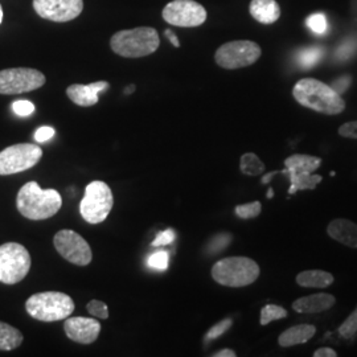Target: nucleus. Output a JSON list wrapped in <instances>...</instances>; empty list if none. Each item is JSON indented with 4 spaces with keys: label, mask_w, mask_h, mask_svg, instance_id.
<instances>
[{
    "label": "nucleus",
    "mask_w": 357,
    "mask_h": 357,
    "mask_svg": "<svg viewBox=\"0 0 357 357\" xmlns=\"http://www.w3.org/2000/svg\"><path fill=\"white\" fill-rule=\"evenodd\" d=\"M294 98L314 112L321 114L336 115L343 113L344 100L331 86L315 78H303L295 84Z\"/></svg>",
    "instance_id": "1"
},
{
    "label": "nucleus",
    "mask_w": 357,
    "mask_h": 357,
    "mask_svg": "<svg viewBox=\"0 0 357 357\" xmlns=\"http://www.w3.org/2000/svg\"><path fill=\"white\" fill-rule=\"evenodd\" d=\"M16 206L22 216L40 221L54 216L63 206V199L56 190H43L36 181H29L17 193Z\"/></svg>",
    "instance_id": "2"
},
{
    "label": "nucleus",
    "mask_w": 357,
    "mask_h": 357,
    "mask_svg": "<svg viewBox=\"0 0 357 357\" xmlns=\"http://www.w3.org/2000/svg\"><path fill=\"white\" fill-rule=\"evenodd\" d=\"M160 45L158 32L150 26H139L116 32L110 40L112 50L122 57L138 59L149 56Z\"/></svg>",
    "instance_id": "3"
},
{
    "label": "nucleus",
    "mask_w": 357,
    "mask_h": 357,
    "mask_svg": "<svg viewBox=\"0 0 357 357\" xmlns=\"http://www.w3.org/2000/svg\"><path fill=\"white\" fill-rule=\"evenodd\" d=\"M26 310L33 319L51 323L69 318L75 311V302L66 294L44 291L29 296Z\"/></svg>",
    "instance_id": "4"
},
{
    "label": "nucleus",
    "mask_w": 357,
    "mask_h": 357,
    "mask_svg": "<svg viewBox=\"0 0 357 357\" xmlns=\"http://www.w3.org/2000/svg\"><path fill=\"white\" fill-rule=\"evenodd\" d=\"M259 266L248 257H228L220 259L212 268V278L227 287H243L257 281Z\"/></svg>",
    "instance_id": "5"
},
{
    "label": "nucleus",
    "mask_w": 357,
    "mask_h": 357,
    "mask_svg": "<svg viewBox=\"0 0 357 357\" xmlns=\"http://www.w3.org/2000/svg\"><path fill=\"white\" fill-rule=\"evenodd\" d=\"M114 205V197L110 187L101 180L91 181L79 203V213L82 218L91 225L103 222Z\"/></svg>",
    "instance_id": "6"
},
{
    "label": "nucleus",
    "mask_w": 357,
    "mask_h": 357,
    "mask_svg": "<svg viewBox=\"0 0 357 357\" xmlns=\"http://www.w3.org/2000/svg\"><path fill=\"white\" fill-rule=\"evenodd\" d=\"M31 268V255L20 243L0 245V282L16 284L23 281Z\"/></svg>",
    "instance_id": "7"
},
{
    "label": "nucleus",
    "mask_w": 357,
    "mask_h": 357,
    "mask_svg": "<svg viewBox=\"0 0 357 357\" xmlns=\"http://www.w3.org/2000/svg\"><path fill=\"white\" fill-rule=\"evenodd\" d=\"M262 51L255 41L237 40L221 45L216 51L215 60L224 69H240L255 64Z\"/></svg>",
    "instance_id": "8"
},
{
    "label": "nucleus",
    "mask_w": 357,
    "mask_h": 357,
    "mask_svg": "<svg viewBox=\"0 0 357 357\" xmlns=\"http://www.w3.org/2000/svg\"><path fill=\"white\" fill-rule=\"evenodd\" d=\"M43 156V150L38 144L20 143L0 151V175H13L24 172L36 166Z\"/></svg>",
    "instance_id": "9"
},
{
    "label": "nucleus",
    "mask_w": 357,
    "mask_h": 357,
    "mask_svg": "<svg viewBox=\"0 0 357 357\" xmlns=\"http://www.w3.org/2000/svg\"><path fill=\"white\" fill-rule=\"evenodd\" d=\"M45 76L31 68H11L0 70V94L11 96L40 89Z\"/></svg>",
    "instance_id": "10"
},
{
    "label": "nucleus",
    "mask_w": 357,
    "mask_h": 357,
    "mask_svg": "<svg viewBox=\"0 0 357 357\" xmlns=\"http://www.w3.org/2000/svg\"><path fill=\"white\" fill-rule=\"evenodd\" d=\"M53 243L59 255L73 265L88 266L93 259L89 243L73 230H60L56 233Z\"/></svg>",
    "instance_id": "11"
},
{
    "label": "nucleus",
    "mask_w": 357,
    "mask_h": 357,
    "mask_svg": "<svg viewBox=\"0 0 357 357\" xmlns=\"http://www.w3.org/2000/svg\"><path fill=\"white\" fill-rule=\"evenodd\" d=\"M162 15L168 24L183 28L202 26L208 16L204 7L195 0H172Z\"/></svg>",
    "instance_id": "12"
},
{
    "label": "nucleus",
    "mask_w": 357,
    "mask_h": 357,
    "mask_svg": "<svg viewBox=\"0 0 357 357\" xmlns=\"http://www.w3.org/2000/svg\"><path fill=\"white\" fill-rule=\"evenodd\" d=\"M33 8L43 19L66 23L78 17L84 10L82 0H33Z\"/></svg>",
    "instance_id": "13"
},
{
    "label": "nucleus",
    "mask_w": 357,
    "mask_h": 357,
    "mask_svg": "<svg viewBox=\"0 0 357 357\" xmlns=\"http://www.w3.org/2000/svg\"><path fill=\"white\" fill-rule=\"evenodd\" d=\"M64 331L72 342L79 344H91L101 333V323L93 318L69 317L65 319Z\"/></svg>",
    "instance_id": "14"
},
{
    "label": "nucleus",
    "mask_w": 357,
    "mask_h": 357,
    "mask_svg": "<svg viewBox=\"0 0 357 357\" xmlns=\"http://www.w3.org/2000/svg\"><path fill=\"white\" fill-rule=\"evenodd\" d=\"M109 88V82L106 81H98L93 82L89 85H81V84H75L70 85L66 89V96L73 103L82 107H90L98 103V96L100 93Z\"/></svg>",
    "instance_id": "15"
},
{
    "label": "nucleus",
    "mask_w": 357,
    "mask_h": 357,
    "mask_svg": "<svg viewBox=\"0 0 357 357\" xmlns=\"http://www.w3.org/2000/svg\"><path fill=\"white\" fill-rule=\"evenodd\" d=\"M336 299L331 294L319 293L296 299L293 308L299 314H318L335 306Z\"/></svg>",
    "instance_id": "16"
},
{
    "label": "nucleus",
    "mask_w": 357,
    "mask_h": 357,
    "mask_svg": "<svg viewBox=\"0 0 357 357\" xmlns=\"http://www.w3.org/2000/svg\"><path fill=\"white\" fill-rule=\"evenodd\" d=\"M328 236L348 248L357 249V224L347 218H336L327 228Z\"/></svg>",
    "instance_id": "17"
},
{
    "label": "nucleus",
    "mask_w": 357,
    "mask_h": 357,
    "mask_svg": "<svg viewBox=\"0 0 357 357\" xmlns=\"http://www.w3.org/2000/svg\"><path fill=\"white\" fill-rule=\"evenodd\" d=\"M249 11L261 24H273L281 17V7L275 0H252Z\"/></svg>",
    "instance_id": "18"
},
{
    "label": "nucleus",
    "mask_w": 357,
    "mask_h": 357,
    "mask_svg": "<svg viewBox=\"0 0 357 357\" xmlns=\"http://www.w3.org/2000/svg\"><path fill=\"white\" fill-rule=\"evenodd\" d=\"M315 332H317L315 326L298 324V326H294L291 328L282 332L281 336L278 339V343L283 348H289V347L296 344H305L310 339H312Z\"/></svg>",
    "instance_id": "19"
},
{
    "label": "nucleus",
    "mask_w": 357,
    "mask_h": 357,
    "mask_svg": "<svg viewBox=\"0 0 357 357\" xmlns=\"http://www.w3.org/2000/svg\"><path fill=\"white\" fill-rule=\"evenodd\" d=\"M335 281L333 275L323 270H306L296 275V283L306 289H326Z\"/></svg>",
    "instance_id": "20"
},
{
    "label": "nucleus",
    "mask_w": 357,
    "mask_h": 357,
    "mask_svg": "<svg viewBox=\"0 0 357 357\" xmlns=\"http://www.w3.org/2000/svg\"><path fill=\"white\" fill-rule=\"evenodd\" d=\"M319 158L310 156V155H293L284 160L286 171L289 172H305L312 174L320 167Z\"/></svg>",
    "instance_id": "21"
},
{
    "label": "nucleus",
    "mask_w": 357,
    "mask_h": 357,
    "mask_svg": "<svg viewBox=\"0 0 357 357\" xmlns=\"http://www.w3.org/2000/svg\"><path fill=\"white\" fill-rule=\"evenodd\" d=\"M23 333L13 326L0 321V351H13L23 343Z\"/></svg>",
    "instance_id": "22"
},
{
    "label": "nucleus",
    "mask_w": 357,
    "mask_h": 357,
    "mask_svg": "<svg viewBox=\"0 0 357 357\" xmlns=\"http://www.w3.org/2000/svg\"><path fill=\"white\" fill-rule=\"evenodd\" d=\"M291 180V187L289 190L290 195H294L299 190H315V187L321 181L320 175H312V174H305V172H289L284 171Z\"/></svg>",
    "instance_id": "23"
},
{
    "label": "nucleus",
    "mask_w": 357,
    "mask_h": 357,
    "mask_svg": "<svg viewBox=\"0 0 357 357\" xmlns=\"http://www.w3.org/2000/svg\"><path fill=\"white\" fill-rule=\"evenodd\" d=\"M240 169L243 175L257 176L265 171L264 162L253 153H243L240 160Z\"/></svg>",
    "instance_id": "24"
},
{
    "label": "nucleus",
    "mask_w": 357,
    "mask_h": 357,
    "mask_svg": "<svg viewBox=\"0 0 357 357\" xmlns=\"http://www.w3.org/2000/svg\"><path fill=\"white\" fill-rule=\"evenodd\" d=\"M321 56H323V50L320 47H311L298 53L296 63L303 69H311L319 63Z\"/></svg>",
    "instance_id": "25"
},
{
    "label": "nucleus",
    "mask_w": 357,
    "mask_h": 357,
    "mask_svg": "<svg viewBox=\"0 0 357 357\" xmlns=\"http://www.w3.org/2000/svg\"><path fill=\"white\" fill-rule=\"evenodd\" d=\"M231 240H233V236H231L230 233H220V234H216V236L208 243L206 248H205L206 255H215L221 253V252H224V250L229 246Z\"/></svg>",
    "instance_id": "26"
},
{
    "label": "nucleus",
    "mask_w": 357,
    "mask_h": 357,
    "mask_svg": "<svg viewBox=\"0 0 357 357\" xmlns=\"http://www.w3.org/2000/svg\"><path fill=\"white\" fill-rule=\"evenodd\" d=\"M287 317V311L281 306L277 305H268L261 310V326H266L273 320L283 319Z\"/></svg>",
    "instance_id": "27"
},
{
    "label": "nucleus",
    "mask_w": 357,
    "mask_h": 357,
    "mask_svg": "<svg viewBox=\"0 0 357 357\" xmlns=\"http://www.w3.org/2000/svg\"><path fill=\"white\" fill-rule=\"evenodd\" d=\"M306 26H308L314 33L321 35V33H324V32L327 31V26H328L327 17H326L324 13H312V15H310V16L307 17Z\"/></svg>",
    "instance_id": "28"
},
{
    "label": "nucleus",
    "mask_w": 357,
    "mask_h": 357,
    "mask_svg": "<svg viewBox=\"0 0 357 357\" xmlns=\"http://www.w3.org/2000/svg\"><path fill=\"white\" fill-rule=\"evenodd\" d=\"M168 262H169V253L166 250H159L147 258V266L159 271L167 270Z\"/></svg>",
    "instance_id": "29"
},
{
    "label": "nucleus",
    "mask_w": 357,
    "mask_h": 357,
    "mask_svg": "<svg viewBox=\"0 0 357 357\" xmlns=\"http://www.w3.org/2000/svg\"><path fill=\"white\" fill-rule=\"evenodd\" d=\"M261 211H262V205H261L259 202L238 205L234 209L236 215L240 217V218H243V220H249V218H255V217L259 216Z\"/></svg>",
    "instance_id": "30"
},
{
    "label": "nucleus",
    "mask_w": 357,
    "mask_h": 357,
    "mask_svg": "<svg viewBox=\"0 0 357 357\" xmlns=\"http://www.w3.org/2000/svg\"><path fill=\"white\" fill-rule=\"evenodd\" d=\"M339 333L344 339H351L357 333V308L344 320V323L339 327Z\"/></svg>",
    "instance_id": "31"
},
{
    "label": "nucleus",
    "mask_w": 357,
    "mask_h": 357,
    "mask_svg": "<svg viewBox=\"0 0 357 357\" xmlns=\"http://www.w3.org/2000/svg\"><path fill=\"white\" fill-rule=\"evenodd\" d=\"M86 310L89 311L90 315L98 319H107L109 318V308L106 303H103L98 299H93L86 305Z\"/></svg>",
    "instance_id": "32"
},
{
    "label": "nucleus",
    "mask_w": 357,
    "mask_h": 357,
    "mask_svg": "<svg viewBox=\"0 0 357 357\" xmlns=\"http://www.w3.org/2000/svg\"><path fill=\"white\" fill-rule=\"evenodd\" d=\"M231 324H233L231 319L221 320L220 323L215 324L209 331L206 332V335H205V342H212V340H215L217 337H220L221 335H224L225 332L229 330L230 327H231Z\"/></svg>",
    "instance_id": "33"
},
{
    "label": "nucleus",
    "mask_w": 357,
    "mask_h": 357,
    "mask_svg": "<svg viewBox=\"0 0 357 357\" xmlns=\"http://www.w3.org/2000/svg\"><path fill=\"white\" fill-rule=\"evenodd\" d=\"M13 113L19 116H29L35 113V105L31 101L20 100L13 103Z\"/></svg>",
    "instance_id": "34"
},
{
    "label": "nucleus",
    "mask_w": 357,
    "mask_h": 357,
    "mask_svg": "<svg viewBox=\"0 0 357 357\" xmlns=\"http://www.w3.org/2000/svg\"><path fill=\"white\" fill-rule=\"evenodd\" d=\"M175 238H176V233H175V230L168 228V229L160 231V233L156 236V238L153 240L151 245H153V248L166 246V245H169V243H174V241H175Z\"/></svg>",
    "instance_id": "35"
},
{
    "label": "nucleus",
    "mask_w": 357,
    "mask_h": 357,
    "mask_svg": "<svg viewBox=\"0 0 357 357\" xmlns=\"http://www.w3.org/2000/svg\"><path fill=\"white\" fill-rule=\"evenodd\" d=\"M351 84H352V77L343 76L340 77V78H337V79H335V81L332 82L331 88L335 90L337 94L342 96L345 90L351 86Z\"/></svg>",
    "instance_id": "36"
},
{
    "label": "nucleus",
    "mask_w": 357,
    "mask_h": 357,
    "mask_svg": "<svg viewBox=\"0 0 357 357\" xmlns=\"http://www.w3.org/2000/svg\"><path fill=\"white\" fill-rule=\"evenodd\" d=\"M339 134L344 138H349V139H357V121L354 122H348L344 123L343 126L339 128Z\"/></svg>",
    "instance_id": "37"
},
{
    "label": "nucleus",
    "mask_w": 357,
    "mask_h": 357,
    "mask_svg": "<svg viewBox=\"0 0 357 357\" xmlns=\"http://www.w3.org/2000/svg\"><path fill=\"white\" fill-rule=\"evenodd\" d=\"M54 134H56L54 128H50V126H43L35 132V139L38 143H44V142L51 141L52 138L54 137Z\"/></svg>",
    "instance_id": "38"
},
{
    "label": "nucleus",
    "mask_w": 357,
    "mask_h": 357,
    "mask_svg": "<svg viewBox=\"0 0 357 357\" xmlns=\"http://www.w3.org/2000/svg\"><path fill=\"white\" fill-rule=\"evenodd\" d=\"M355 51V48H354V44L352 43H347L344 45H342L337 52H336V57L337 59H340V60H345V59H348L352 53Z\"/></svg>",
    "instance_id": "39"
},
{
    "label": "nucleus",
    "mask_w": 357,
    "mask_h": 357,
    "mask_svg": "<svg viewBox=\"0 0 357 357\" xmlns=\"http://www.w3.org/2000/svg\"><path fill=\"white\" fill-rule=\"evenodd\" d=\"M337 354L331 348H320L314 352V357H336Z\"/></svg>",
    "instance_id": "40"
},
{
    "label": "nucleus",
    "mask_w": 357,
    "mask_h": 357,
    "mask_svg": "<svg viewBox=\"0 0 357 357\" xmlns=\"http://www.w3.org/2000/svg\"><path fill=\"white\" fill-rule=\"evenodd\" d=\"M166 36L167 38H168V40L171 41V44H172L174 47H176V48H178V47H180V43H178V36L175 35V32H172L171 29H167Z\"/></svg>",
    "instance_id": "41"
},
{
    "label": "nucleus",
    "mask_w": 357,
    "mask_h": 357,
    "mask_svg": "<svg viewBox=\"0 0 357 357\" xmlns=\"http://www.w3.org/2000/svg\"><path fill=\"white\" fill-rule=\"evenodd\" d=\"M213 357H236V352L231 349H221L213 354Z\"/></svg>",
    "instance_id": "42"
},
{
    "label": "nucleus",
    "mask_w": 357,
    "mask_h": 357,
    "mask_svg": "<svg viewBox=\"0 0 357 357\" xmlns=\"http://www.w3.org/2000/svg\"><path fill=\"white\" fill-rule=\"evenodd\" d=\"M275 174H278V172H277V171H274V172H270L268 175L262 176V184H268V183H270V180L273 178V176H274Z\"/></svg>",
    "instance_id": "43"
},
{
    "label": "nucleus",
    "mask_w": 357,
    "mask_h": 357,
    "mask_svg": "<svg viewBox=\"0 0 357 357\" xmlns=\"http://www.w3.org/2000/svg\"><path fill=\"white\" fill-rule=\"evenodd\" d=\"M134 91H135V86H134V85H130L128 89L125 90V93H126V94H130V93H134Z\"/></svg>",
    "instance_id": "44"
},
{
    "label": "nucleus",
    "mask_w": 357,
    "mask_h": 357,
    "mask_svg": "<svg viewBox=\"0 0 357 357\" xmlns=\"http://www.w3.org/2000/svg\"><path fill=\"white\" fill-rule=\"evenodd\" d=\"M274 196V191H273V188H270L268 192V199H271Z\"/></svg>",
    "instance_id": "45"
},
{
    "label": "nucleus",
    "mask_w": 357,
    "mask_h": 357,
    "mask_svg": "<svg viewBox=\"0 0 357 357\" xmlns=\"http://www.w3.org/2000/svg\"><path fill=\"white\" fill-rule=\"evenodd\" d=\"M1 22H3V8L0 6V24H1Z\"/></svg>",
    "instance_id": "46"
}]
</instances>
